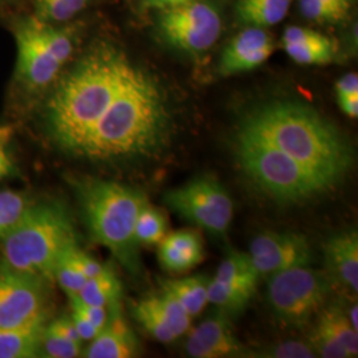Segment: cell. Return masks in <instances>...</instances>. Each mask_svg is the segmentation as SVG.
Instances as JSON below:
<instances>
[{
	"label": "cell",
	"mask_w": 358,
	"mask_h": 358,
	"mask_svg": "<svg viewBox=\"0 0 358 358\" xmlns=\"http://www.w3.org/2000/svg\"><path fill=\"white\" fill-rule=\"evenodd\" d=\"M169 113L153 77L130 65L121 90L75 155L97 162L152 158L166 145Z\"/></svg>",
	"instance_id": "6da1fadb"
},
{
	"label": "cell",
	"mask_w": 358,
	"mask_h": 358,
	"mask_svg": "<svg viewBox=\"0 0 358 358\" xmlns=\"http://www.w3.org/2000/svg\"><path fill=\"white\" fill-rule=\"evenodd\" d=\"M239 131L282 150L331 187L353 165V149L332 124L307 105L273 101L245 115Z\"/></svg>",
	"instance_id": "7a4b0ae2"
},
{
	"label": "cell",
	"mask_w": 358,
	"mask_h": 358,
	"mask_svg": "<svg viewBox=\"0 0 358 358\" xmlns=\"http://www.w3.org/2000/svg\"><path fill=\"white\" fill-rule=\"evenodd\" d=\"M130 65L122 55L100 50L60 83L47 105V124L53 141L65 152L77 153L115 100Z\"/></svg>",
	"instance_id": "3957f363"
},
{
	"label": "cell",
	"mask_w": 358,
	"mask_h": 358,
	"mask_svg": "<svg viewBox=\"0 0 358 358\" xmlns=\"http://www.w3.org/2000/svg\"><path fill=\"white\" fill-rule=\"evenodd\" d=\"M77 196L92 239L136 273L140 263L134 227L140 211L148 205L146 195L113 180L85 179L77 185Z\"/></svg>",
	"instance_id": "277c9868"
},
{
	"label": "cell",
	"mask_w": 358,
	"mask_h": 358,
	"mask_svg": "<svg viewBox=\"0 0 358 358\" xmlns=\"http://www.w3.org/2000/svg\"><path fill=\"white\" fill-rule=\"evenodd\" d=\"M73 244L75 227L65 207L53 202L31 203L0 243V263L52 282L60 256Z\"/></svg>",
	"instance_id": "5b68a950"
},
{
	"label": "cell",
	"mask_w": 358,
	"mask_h": 358,
	"mask_svg": "<svg viewBox=\"0 0 358 358\" xmlns=\"http://www.w3.org/2000/svg\"><path fill=\"white\" fill-rule=\"evenodd\" d=\"M236 157L245 176L279 202L301 203L332 187L289 155L238 131Z\"/></svg>",
	"instance_id": "8992f818"
},
{
	"label": "cell",
	"mask_w": 358,
	"mask_h": 358,
	"mask_svg": "<svg viewBox=\"0 0 358 358\" xmlns=\"http://www.w3.org/2000/svg\"><path fill=\"white\" fill-rule=\"evenodd\" d=\"M329 287L324 273L308 266L276 272L269 279V306L282 322L300 328L324 306Z\"/></svg>",
	"instance_id": "52a82bcc"
},
{
	"label": "cell",
	"mask_w": 358,
	"mask_h": 358,
	"mask_svg": "<svg viewBox=\"0 0 358 358\" xmlns=\"http://www.w3.org/2000/svg\"><path fill=\"white\" fill-rule=\"evenodd\" d=\"M165 202L178 215L210 234L227 235L234 217V205L229 192L217 179H192L178 189L167 192Z\"/></svg>",
	"instance_id": "ba28073f"
},
{
	"label": "cell",
	"mask_w": 358,
	"mask_h": 358,
	"mask_svg": "<svg viewBox=\"0 0 358 358\" xmlns=\"http://www.w3.org/2000/svg\"><path fill=\"white\" fill-rule=\"evenodd\" d=\"M47 280L0 263V329L47 324Z\"/></svg>",
	"instance_id": "9c48e42d"
},
{
	"label": "cell",
	"mask_w": 358,
	"mask_h": 358,
	"mask_svg": "<svg viewBox=\"0 0 358 358\" xmlns=\"http://www.w3.org/2000/svg\"><path fill=\"white\" fill-rule=\"evenodd\" d=\"M250 256L256 272L273 275L285 269L309 266L313 254L306 236L294 232H264L251 243Z\"/></svg>",
	"instance_id": "30bf717a"
},
{
	"label": "cell",
	"mask_w": 358,
	"mask_h": 358,
	"mask_svg": "<svg viewBox=\"0 0 358 358\" xmlns=\"http://www.w3.org/2000/svg\"><path fill=\"white\" fill-rule=\"evenodd\" d=\"M17 75L27 87L40 90L51 84L62 64L45 47L31 20L16 29Z\"/></svg>",
	"instance_id": "8fae6325"
},
{
	"label": "cell",
	"mask_w": 358,
	"mask_h": 358,
	"mask_svg": "<svg viewBox=\"0 0 358 358\" xmlns=\"http://www.w3.org/2000/svg\"><path fill=\"white\" fill-rule=\"evenodd\" d=\"M186 348L189 355L195 358L235 357L243 352L223 312L201 322L190 333Z\"/></svg>",
	"instance_id": "7c38bea8"
},
{
	"label": "cell",
	"mask_w": 358,
	"mask_h": 358,
	"mask_svg": "<svg viewBox=\"0 0 358 358\" xmlns=\"http://www.w3.org/2000/svg\"><path fill=\"white\" fill-rule=\"evenodd\" d=\"M120 308L109 312L108 322L90 341L84 353L88 358H131L138 356L140 345L134 333L120 315Z\"/></svg>",
	"instance_id": "4fadbf2b"
},
{
	"label": "cell",
	"mask_w": 358,
	"mask_h": 358,
	"mask_svg": "<svg viewBox=\"0 0 358 358\" xmlns=\"http://www.w3.org/2000/svg\"><path fill=\"white\" fill-rule=\"evenodd\" d=\"M325 264L332 279L358 291V235L356 230H348L332 236L324 245Z\"/></svg>",
	"instance_id": "5bb4252c"
},
{
	"label": "cell",
	"mask_w": 358,
	"mask_h": 358,
	"mask_svg": "<svg viewBox=\"0 0 358 358\" xmlns=\"http://www.w3.org/2000/svg\"><path fill=\"white\" fill-rule=\"evenodd\" d=\"M205 259L201 235L196 231H176L166 235L158 248L161 267L173 273H182L196 267Z\"/></svg>",
	"instance_id": "9a60e30c"
},
{
	"label": "cell",
	"mask_w": 358,
	"mask_h": 358,
	"mask_svg": "<svg viewBox=\"0 0 358 358\" xmlns=\"http://www.w3.org/2000/svg\"><path fill=\"white\" fill-rule=\"evenodd\" d=\"M159 29L169 44L189 53L210 50L220 34V27L186 26L164 20H159Z\"/></svg>",
	"instance_id": "2e32d148"
},
{
	"label": "cell",
	"mask_w": 358,
	"mask_h": 358,
	"mask_svg": "<svg viewBox=\"0 0 358 358\" xmlns=\"http://www.w3.org/2000/svg\"><path fill=\"white\" fill-rule=\"evenodd\" d=\"M122 287L113 269L105 267L101 273L88 279L77 296L87 304L106 308L110 310L120 308Z\"/></svg>",
	"instance_id": "e0dca14e"
},
{
	"label": "cell",
	"mask_w": 358,
	"mask_h": 358,
	"mask_svg": "<svg viewBox=\"0 0 358 358\" xmlns=\"http://www.w3.org/2000/svg\"><path fill=\"white\" fill-rule=\"evenodd\" d=\"M45 325L23 329H0V358L40 357L41 337Z\"/></svg>",
	"instance_id": "ac0fdd59"
},
{
	"label": "cell",
	"mask_w": 358,
	"mask_h": 358,
	"mask_svg": "<svg viewBox=\"0 0 358 358\" xmlns=\"http://www.w3.org/2000/svg\"><path fill=\"white\" fill-rule=\"evenodd\" d=\"M207 287L208 280L202 275L162 282V288L174 294L192 317L199 315L208 304Z\"/></svg>",
	"instance_id": "d6986e66"
},
{
	"label": "cell",
	"mask_w": 358,
	"mask_h": 358,
	"mask_svg": "<svg viewBox=\"0 0 358 358\" xmlns=\"http://www.w3.org/2000/svg\"><path fill=\"white\" fill-rule=\"evenodd\" d=\"M322 332L332 336L336 341L345 348L349 357H356L358 353L357 329L350 324L348 315L340 308L329 307L321 312L316 325Z\"/></svg>",
	"instance_id": "ffe728a7"
},
{
	"label": "cell",
	"mask_w": 358,
	"mask_h": 358,
	"mask_svg": "<svg viewBox=\"0 0 358 358\" xmlns=\"http://www.w3.org/2000/svg\"><path fill=\"white\" fill-rule=\"evenodd\" d=\"M272 38L259 27H252L232 38L230 44L224 48L219 63V72L222 76H227L231 65L241 60L245 55L256 51L262 47L272 44Z\"/></svg>",
	"instance_id": "44dd1931"
},
{
	"label": "cell",
	"mask_w": 358,
	"mask_h": 358,
	"mask_svg": "<svg viewBox=\"0 0 358 358\" xmlns=\"http://www.w3.org/2000/svg\"><path fill=\"white\" fill-rule=\"evenodd\" d=\"M255 288L242 285H234L229 282H220L217 279L208 280L207 294L208 303L215 304L223 313L236 315L248 306L252 299Z\"/></svg>",
	"instance_id": "7402d4cb"
},
{
	"label": "cell",
	"mask_w": 358,
	"mask_h": 358,
	"mask_svg": "<svg viewBox=\"0 0 358 358\" xmlns=\"http://www.w3.org/2000/svg\"><path fill=\"white\" fill-rule=\"evenodd\" d=\"M289 4L263 0H238L236 11L244 23L252 27H271L280 23Z\"/></svg>",
	"instance_id": "603a6c76"
},
{
	"label": "cell",
	"mask_w": 358,
	"mask_h": 358,
	"mask_svg": "<svg viewBox=\"0 0 358 358\" xmlns=\"http://www.w3.org/2000/svg\"><path fill=\"white\" fill-rule=\"evenodd\" d=\"M215 279L234 285L255 288L259 279L250 254L234 251L220 263Z\"/></svg>",
	"instance_id": "cb8c5ba5"
},
{
	"label": "cell",
	"mask_w": 358,
	"mask_h": 358,
	"mask_svg": "<svg viewBox=\"0 0 358 358\" xmlns=\"http://www.w3.org/2000/svg\"><path fill=\"white\" fill-rule=\"evenodd\" d=\"M150 296L158 313L177 338L189 332L192 317L174 294L162 288L161 294H153Z\"/></svg>",
	"instance_id": "d4e9b609"
},
{
	"label": "cell",
	"mask_w": 358,
	"mask_h": 358,
	"mask_svg": "<svg viewBox=\"0 0 358 358\" xmlns=\"http://www.w3.org/2000/svg\"><path fill=\"white\" fill-rule=\"evenodd\" d=\"M167 222L165 215L152 206H145L140 211L136 227L134 239L137 244H159L166 236Z\"/></svg>",
	"instance_id": "484cf974"
},
{
	"label": "cell",
	"mask_w": 358,
	"mask_h": 358,
	"mask_svg": "<svg viewBox=\"0 0 358 358\" xmlns=\"http://www.w3.org/2000/svg\"><path fill=\"white\" fill-rule=\"evenodd\" d=\"M134 316H136V320L141 324L142 328L157 341L169 344V343H173L177 340L174 333L170 331L165 320L158 313L150 294L143 297L141 301L136 306Z\"/></svg>",
	"instance_id": "4316f807"
},
{
	"label": "cell",
	"mask_w": 358,
	"mask_h": 358,
	"mask_svg": "<svg viewBox=\"0 0 358 358\" xmlns=\"http://www.w3.org/2000/svg\"><path fill=\"white\" fill-rule=\"evenodd\" d=\"M76 245L77 243L73 244L65 250L63 255L60 256L53 273V280L59 282V285L66 294H77L88 280L75 260L73 248Z\"/></svg>",
	"instance_id": "83f0119b"
},
{
	"label": "cell",
	"mask_w": 358,
	"mask_h": 358,
	"mask_svg": "<svg viewBox=\"0 0 358 358\" xmlns=\"http://www.w3.org/2000/svg\"><path fill=\"white\" fill-rule=\"evenodd\" d=\"M31 202L26 194L19 192H0V243L23 217Z\"/></svg>",
	"instance_id": "f1b7e54d"
},
{
	"label": "cell",
	"mask_w": 358,
	"mask_h": 358,
	"mask_svg": "<svg viewBox=\"0 0 358 358\" xmlns=\"http://www.w3.org/2000/svg\"><path fill=\"white\" fill-rule=\"evenodd\" d=\"M284 48L294 62L303 65L329 64L336 53L332 40L320 44H285Z\"/></svg>",
	"instance_id": "f546056e"
},
{
	"label": "cell",
	"mask_w": 358,
	"mask_h": 358,
	"mask_svg": "<svg viewBox=\"0 0 358 358\" xmlns=\"http://www.w3.org/2000/svg\"><path fill=\"white\" fill-rule=\"evenodd\" d=\"M31 22L38 31V36L41 38L45 47L50 50L60 64H64L72 55V41L69 36L64 32L45 24L41 19H31Z\"/></svg>",
	"instance_id": "4dcf8cb0"
},
{
	"label": "cell",
	"mask_w": 358,
	"mask_h": 358,
	"mask_svg": "<svg viewBox=\"0 0 358 358\" xmlns=\"http://www.w3.org/2000/svg\"><path fill=\"white\" fill-rule=\"evenodd\" d=\"M83 343H77L48 332L44 328L41 345H40V357L50 358H73L78 357L81 353Z\"/></svg>",
	"instance_id": "1f68e13d"
},
{
	"label": "cell",
	"mask_w": 358,
	"mask_h": 358,
	"mask_svg": "<svg viewBox=\"0 0 358 358\" xmlns=\"http://www.w3.org/2000/svg\"><path fill=\"white\" fill-rule=\"evenodd\" d=\"M90 0H38L41 17L64 22L80 13Z\"/></svg>",
	"instance_id": "d6a6232c"
},
{
	"label": "cell",
	"mask_w": 358,
	"mask_h": 358,
	"mask_svg": "<svg viewBox=\"0 0 358 358\" xmlns=\"http://www.w3.org/2000/svg\"><path fill=\"white\" fill-rule=\"evenodd\" d=\"M301 11L308 19L319 23H336L346 16L345 13L337 10L325 0H301Z\"/></svg>",
	"instance_id": "836d02e7"
},
{
	"label": "cell",
	"mask_w": 358,
	"mask_h": 358,
	"mask_svg": "<svg viewBox=\"0 0 358 358\" xmlns=\"http://www.w3.org/2000/svg\"><path fill=\"white\" fill-rule=\"evenodd\" d=\"M309 344L317 353L316 356L324 358H350L344 346L336 341L332 336L322 332L319 328H315Z\"/></svg>",
	"instance_id": "e575fe53"
},
{
	"label": "cell",
	"mask_w": 358,
	"mask_h": 358,
	"mask_svg": "<svg viewBox=\"0 0 358 358\" xmlns=\"http://www.w3.org/2000/svg\"><path fill=\"white\" fill-rule=\"evenodd\" d=\"M273 51H275V44L272 43V44H268L266 47H262V48H259L256 51L245 55L241 60H238L236 63L231 65V68L229 69V72H227V76L255 69L259 65H262L264 62H267L269 57L272 56Z\"/></svg>",
	"instance_id": "d590c367"
},
{
	"label": "cell",
	"mask_w": 358,
	"mask_h": 358,
	"mask_svg": "<svg viewBox=\"0 0 358 358\" xmlns=\"http://www.w3.org/2000/svg\"><path fill=\"white\" fill-rule=\"evenodd\" d=\"M263 356L273 358H313L316 357V352L310 344L291 340L275 346L271 352Z\"/></svg>",
	"instance_id": "8d00e7d4"
},
{
	"label": "cell",
	"mask_w": 358,
	"mask_h": 358,
	"mask_svg": "<svg viewBox=\"0 0 358 358\" xmlns=\"http://www.w3.org/2000/svg\"><path fill=\"white\" fill-rule=\"evenodd\" d=\"M68 297L71 300V306H72L73 312L83 315L84 317L92 321L97 328L103 329V325L108 322V319H109V309L87 304L77 294H68Z\"/></svg>",
	"instance_id": "74e56055"
},
{
	"label": "cell",
	"mask_w": 358,
	"mask_h": 358,
	"mask_svg": "<svg viewBox=\"0 0 358 358\" xmlns=\"http://www.w3.org/2000/svg\"><path fill=\"white\" fill-rule=\"evenodd\" d=\"M331 40L327 36H324L320 32L310 29V28H304V27H288L284 32L282 36V43L285 44H320Z\"/></svg>",
	"instance_id": "f35d334b"
},
{
	"label": "cell",
	"mask_w": 358,
	"mask_h": 358,
	"mask_svg": "<svg viewBox=\"0 0 358 358\" xmlns=\"http://www.w3.org/2000/svg\"><path fill=\"white\" fill-rule=\"evenodd\" d=\"M45 329L48 332L55 333L57 336H62L64 338L68 340H72V341H77V343H83L78 333H77L76 328H75V324L71 317H59L56 320L52 321L51 324L45 325Z\"/></svg>",
	"instance_id": "ab89813d"
},
{
	"label": "cell",
	"mask_w": 358,
	"mask_h": 358,
	"mask_svg": "<svg viewBox=\"0 0 358 358\" xmlns=\"http://www.w3.org/2000/svg\"><path fill=\"white\" fill-rule=\"evenodd\" d=\"M73 256H75V260H76L78 267L83 271V273L85 275L87 279L97 276L105 268V266H103L100 262H97L92 256L81 251L77 245L73 248Z\"/></svg>",
	"instance_id": "60d3db41"
},
{
	"label": "cell",
	"mask_w": 358,
	"mask_h": 358,
	"mask_svg": "<svg viewBox=\"0 0 358 358\" xmlns=\"http://www.w3.org/2000/svg\"><path fill=\"white\" fill-rule=\"evenodd\" d=\"M72 321L75 324V328H76L77 333L81 338V341H92L99 332L101 331L100 328H97L92 321L88 320L87 317H84L83 315L73 312L72 315Z\"/></svg>",
	"instance_id": "b9f144b4"
},
{
	"label": "cell",
	"mask_w": 358,
	"mask_h": 358,
	"mask_svg": "<svg viewBox=\"0 0 358 358\" xmlns=\"http://www.w3.org/2000/svg\"><path fill=\"white\" fill-rule=\"evenodd\" d=\"M336 93L337 99L358 94V77L356 73H348L341 77L336 84Z\"/></svg>",
	"instance_id": "7bdbcfd3"
},
{
	"label": "cell",
	"mask_w": 358,
	"mask_h": 358,
	"mask_svg": "<svg viewBox=\"0 0 358 358\" xmlns=\"http://www.w3.org/2000/svg\"><path fill=\"white\" fill-rule=\"evenodd\" d=\"M13 173H15V164H13L8 146H6L0 150V182L3 179L11 177Z\"/></svg>",
	"instance_id": "ee69618b"
},
{
	"label": "cell",
	"mask_w": 358,
	"mask_h": 358,
	"mask_svg": "<svg viewBox=\"0 0 358 358\" xmlns=\"http://www.w3.org/2000/svg\"><path fill=\"white\" fill-rule=\"evenodd\" d=\"M338 105L341 108V110L346 115L352 117V118H357L358 115V94H352V96H346L337 99Z\"/></svg>",
	"instance_id": "f6af8a7d"
},
{
	"label": "cell",
	"mask_w": 358,
	"mask_h": 358,
	"mask_svg": "<svg viewBox=\"0 0 358 358\" xmlns=\"http://www.w3.org/2000/svg\"><path fill=\"white\" fill-rule=\"evenodd\" d=\"M187 1H192V0H146L148 6L154 7V8H158V10H167V8H173V7H177L180 4H185Z\"/></svg>",
	"instance_id": "bcb514c9"
},
{
	"label": "cell",
	"mask_w": 358,
	"mask_h": 358,
	"mask_svg": "<svg viewBox=\"0 0 358 358\" xmlns=\"http://www.w3.org/2000/svg\"><path fill=\"white\" fill-rule=\"evenodd\" d=\"M327 3H329L333 7H336L337 10L343 11L348 15L349 10H350V6H352V0H325Z\"/></svg>",
	"instance_id": "7dc6e473"
},
{
	"label": "cell",
	"mask_w": 358,
	"mask_h": 358,
	"mask_svg": "<svg viewBox=\"0 0 358 358\" xmlns=\"http://www.w3.org/2000/svg\"><path fill=\"white\" fill-rule=\"evenodd\" d=\"M11 140V129L8 127H0V150L8 146Z\"/></svg>",
	"instance_id": "c3c4849f"
},
{
	"label": "cell",
	"mask_w": 358,
	"mask_h": 358,
	"mask_svg": "<svg viewBox=\"0 0 358 358\" xmlns=\"http://www.w3.org/2000/svg\"><path fill=\"white\" fill-rule=\"evenodd\" d=\"M348 319L350 321V324L356 328L358 331V321H357V304L352 306L348 310Z\"/></svg>",
	"instance_id": "681fc988"
},
{
	"label": "cell",
	"mask_w": 358,
	"mask_h": 358,
	"mask_svg": "<svg viewBox=\"0 0 358 358\" xmlns=\"http://www.w3.org/2000/svg\"><path fill=\"white\" fill-rule=\"evenodd\" d=\"M263 1H276V3H285V4H291L292 0H263Z\"/></svg>",
	"instance_id": "f907efd6"
}]
</instances>
